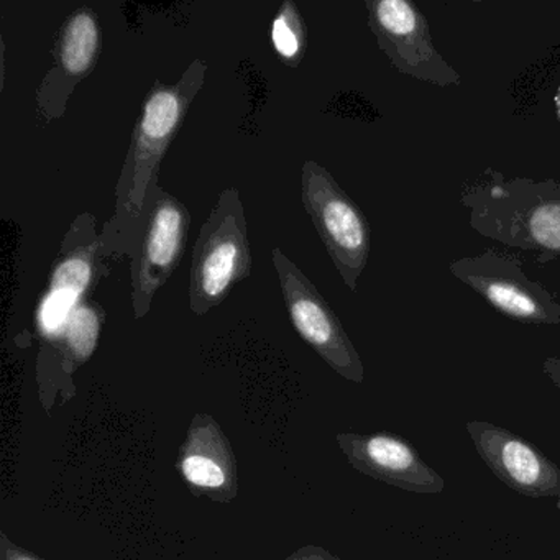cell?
Masks as SVG:
<instances>
[{
	"label": "cell",
	"instance_id": "1",
	"mask_svg": "<svg viewBox=\"0 0 560 560\" xmlns=\"http://www.w3.org/2000/svg\"><path fill=\"white\" fill-rule=\"evenodd\" d=\"M208 70V63L196 58L176 83L156 80L147 93L117 179L116 212L101 232L104 258L109 264L132 258L142 232L147 196L153 183H159L163 159L205 88Z\"/></svg>",
	"mask_w": 560,
	"mask_h": 560
},
{
	"label": "cell",
	"instance_id": "2",
	"mask_svg": "<svg viewBox=\"0 0 560 560\" xmlns=\"http://www.w3.org/2000/svg\"><path fill=\"white\" fill-rule=\"evenodd\" d=\"M460 205L468 225L508 248L536 252L539 267L560 257V182L506 178L498 170L465 183Z\"/></svg>",
	"mask_w": 560,
	"mask_h": 560
},
{
	"label": "cell",
	"instance_id": "3",
	"mask_svg": "<svg viewBox=\"0 0 560 560\" xmlns=\"http://www.w3.org/2000/svg\"><path fill=\"white\" fill-rule=\"evenodd\" d=\"M250 238L241 191L235 186L219 192L192 248L189 268V310L206 316L221 306L252 273Z\"/></svg>",
	"mask_w": 560,
	"mask_h": 560
},
{
	"label": "cell",
	"instance_id": "4",
	"mask_svg": "<svg viewBox=\"0 0 560 560\" xmlns=\"http://www.w3.org/2000/svg\"><path fill=\"white\" fill-rule=\"evenodd\" d=\"M301 201L343 284L357 291L372 252L365 212L316 160H306L301 168Z\"/></svg>",
	"mask_w": 560,
	"mask_h": 560
},
{
	"label": "cell",
	"instance_id": "5",
	"mask_svg": "<svg viewBox=\"0 0 560 560\" xmlns=\"http://www.w3.org/2000/svg\"><path fill=\"white\" fill-rule=\"evenodd\" d=\"M107 265L96 218L83 212L65 234L47 288L38 301L35 324L42 339L47 342L57 339L71 313L84 301L93 300L101 280L109 275Z\"/></svg>",
	"mask_w": 560,
	"mask_h": 560
},
{
	"label": "cell",
	"instance_id": "6",
	"mask_svg": "<svg viewBox=\"0 0 560 560\" xmlns=\"http://www.w3.org/2000/svg\"><path fill=\"white\" fill-rule=\"evenodd\" d=\"M189 209L159 183H153L143 209L142 232L130 258L132 313L149 316L156 293L182 264L188 245Z\"/></svg>",
	"mask_w": 560,
	"mask_h": 560
},
{
	"label": "cell",
	"instance_id": "7",
	"mask_svg": "<svg viewBox=\"0 0 560 560\" xmlns=\"http://www.w3.org/2000/svg\"><path fill=\"white\" fill-rule=\"evenodd\" d=\"M523 268L520 255L498 248H485L477 257L458 258L448 265L458 281L503 316L523 324L559 326V294L527 278Z\"/></svg>",
	"mask_w": 560,
	"mask_h": 560
},
{
	"label": "cell",
	"instance_id": "8",
	"mask_svg": "<svg viewBox=\"0 0 560 560\" xmlns=\"http://www.w3.org/2000/svg\"><path fill=\"white\" fill-rule=\"evenodd\" d=\"M271 261L294 330L334 372L349 382L362 383V359L332 306L281 248L271 250Z\"/></svg>",
	"mask_w": 560,
	"mask_h": 560
},
{
	"label": "cell",
	"instance_id": "9",
	"mask_svg": "<svg viewBox=\"0 0 560 560\" xmlns=\"http://www.w3.org/2000/svg\"><path fill=\"white\" fill-rule=\"evenodd\" d=\"M369 27L398 73L439 88L460 86L462 78L432 42L428 19L409 0H365Z\"/></svg>",
	"mask_w": 560,
	"mask_h": 560
},
{
	"label": "cell",
	"instance_id": "10",
	"mask_svg": "<svg viewBox=\"0 0 560 560\" xmlns=\"http://www.w3.org/2000/svg\"><path fill=\"white\" fill-rule=\"evenodd\" d=\"M103 51V28L91 8L68 15L54 48L55 65L37 90L35 106L45 122L61 119L77 88L96 70Z\"/></svg>",
	"mask_w": 560,
	"mask_h": 560
},
{
	"label": "cell",
	"instance_id": "11",
	"mask_svg": "<svg viewBox=\"0 0 560 560\" xmlns=\"http://www.w3.org/2000/svg\"><path fill=\"white\" fill-rule=\"evenodd\" d=\"M467 432L481 460L511 490L524 497L560 500L559 465L536 445L490 422H468Z\"/></svg>",
	"mask_w": 560,
	"mask_h": 560
},
{
	"label": "cell",
	"instance_id": "12",
	"mask_svg": "<svg viewBox=\"0 0 560 560\" xmlns=\"http://www.w3.org/2000/svg\"><path fill=\"white\" fill-rule=\"evenodd\" d=\"M337 444L355 470L401 488L409 493L438 494L445 488L444 478L422 460L406 439L389 432L375 434H337Z\"/></svg>",
	"mask_w": 560,
	"mask_h": 560
},
{
	"label": "cell",
	"instance_id": "13",
	"mask_svg": "<svg viewBox=\"0 0 560 560\" xmlns=\"http://www.w3.org/2000/svg\"><path fill=\"white\" fill-rule=\"evenodd\" d=\"M176 470L196 497L229 503L238 494L237 460L212 416L196 415L178 452Z\"/></svg>",
	"mask_w": 560,
	"mask_h": 560
},
{
	"label": "cell",
	"instance_id": "14",
	"mask_svg": "<svg viewBox=\"0 0 560 560\" xmlns=\"http://www.w3.org/2000/svg\"><path fill=\"white\" fill-rule=\"evenodd\" d=\"M106 323V311L94 300L84 301L71 313L63 332L51 346L60 352L71 369H80L96 352Z\"/></svg>",
	"mask_w": 560,
	"mask_h": 560
},
{
	"label": "cell",
	"instance_id": "15",
	"mask_svg": "<svg viewBox=\"0 0 560 560\" xmlns=\"http://www.w3.org/2000/svg\"><path fill=\"white\" fill-rule=\"evenodd\" d=\"M271 42L278 57L288 67L298 68L303 63L307 50V25L293 0H287L278 9L271 24Z\"/></svg>",
	"mask_w": 560,
	"mask_h": 560
},
{
	"label": "cell",
	"instance_id": "16",
	"mask_svg": "<svg viewBox=\"0 0 560 560\" xmlns=\"http://www.w3.org/2000/svg\"><path fill=\"white\" fill-rule=\"evenodd\" d=\"M283 560H342L319 546H304Z\"/></svg>",
	"mask_w": 560,
	"mask_h": 560
},
{
	"label": "cell",
	"instance_id": "17",
	"mask_svg": "<svg viewBox=\"0 0 560 560\" xmlns=\"http://www.w3.org/2000/svg\"><path fill=\"white\" fill-rule=\"evenodd\" d=\"M2 560H44L40 557L34 556L28 550L21 549L9 540L5 534H2Z\"/></svg>",
	"mask_w": 560,
	"mask_h": 560
},
{
	"label": "cell",
	"instance_id": "18",
	"mask_svg": "<svg viewBox=\"0 0 560 560\" xmlns=\"http://www.w3.org/2000/svg\"><path fill=\"white\" fill-rule=\"evenodd\" d=\"M544 373L549 376L550 382L559 388L560 392V359L559 357H549L544 360Z\"/></svg>",
	"mask_w": 560,
	"mask_h": 560
},
{
	"label": "cell",
	"instance_id": "19",
	"mask_svg": "<svg viewBox=\"0 0 560 560\" xmlns=\"http://www.w3.org/2000/svg\"><path fill=\"white\" fill-rule=\"evenodd\" d=\"M553 106H556L557 120L560 122V86L557 88L556 96H553Z\"/></svg>",
	"mask_w": 560,
	"mask_h": 560
}]
</instances>
